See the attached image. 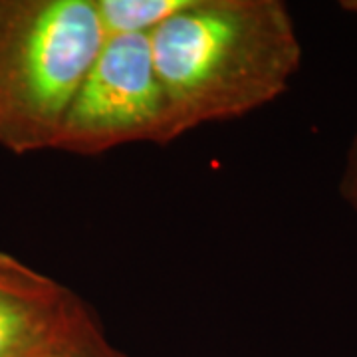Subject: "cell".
<instances>
[{
    "label": "cell",
    "mask_w": 357,
    "mask_h": 357,
    "mask_svg": "<svg viewBox=\"0 0 357 357\" xmlns=\"http://www.w3.org/2000/svg\"><path fill=\"white\" fill-rule=\"evenodd\" d=\"M96 0H0V147L54 151L102 50Z\"/></svg>",
    "instance_id": "cell-2"
},
{
    "label": "cell",
    "mask_w": 357,
    "mask_h": 357,
    "mask_svg": "<svg viewBox=\"0 0 357 357\" xmlns=\"http://www.w3.org/2000/svg\"><path fill=\"white\" fill-rule=\"evenodd\" d=\"M149 42L167 143L276 102L302 66L298 28L282 0H191Z\"/></svg>",
    "instance_id": "cell-1"
},
{
    "label": "cell",
    "mask_w": 357,
    "mask_h": 357,
    "mask_svg": "<svg viewBox=\"0 0 357 357\" xmlns=\"http://www.w3.org/2000/svg\"><path fill=\"white\" fill-rule=\"evenodd\" d=\"M340 195L344 203L357 213V131L351 137V143L345 153L344 169L340 177Z\"/></svg>",
    "instance_id": "cell-7"
},
{
    "label": "cell",
    "mask_w": 357,
    "mask_h": 357,
    "mask_svg": "<svg viewBox=\"0 0 357 357\" xmlns=\"http://www.w3.org/2000/svg\"><path fill=\"white\" fill-rule=\"evenodd\" d=\"M191 0H96L105 38L151 36Z\"/></svg>",
    "instance_id": "cell-5"
},
{
    "label": "cell",
    "mask_w": 357,
    "mask_h": 357,
    "mask_svg": "<svg viewBox=\"0 0 357 357\" xmlns=\"http://www.w3.org/2000/svg\"><path fill=\"white\" fill-rule=\"evenodd\" d=\"M135 143L167 145L165 96L149 36L105 38L68 109L54 151L96 157Z\"/></svg>",
    "instance_id": "cell-3"
},
{
    "label": "cell",
    "mask_w": 357,
    "mask_h": 357,
    "mask_svg": "<svg viewBox=\"0 0 357 357\" xmlns=\"http://www.w3.org/2000/svg\"><path fill=\"white\" fill-rule=\"evenodd\" d=\"M82 298L0 250V357H32L62 330Z\"/></svg>",
    "instance_id": "cell-4"
},
{
    "label": "cell",
    "mask_w": 357,
    "mask_h": 357,
    "mask_svg": "<svg viewBox=\"0 0 357 357\" xmlns=\"http://www.w3.org/2000/svg\"><path fill=\"white\" fill-rule=\"evenodd\" d=\"M32 357H129L109 340L100 318L79 302L76 312L62 326V330Z\"/></svg>",
    "instance_id": "cell-6"
},
{
    "label": "cell",
    "mask_w": 357,
    "mask_h": 357,
    "mask_svg": "<svg viewBox=\"0 0 357 357\" xmlns=\"http://www.w3.org/2000/svg\"><path fill=\"white\" fill-rule=\"evenodd\" d=\"M340 8H342L344 13L357 16V0H342V2H340Z\"/></svg>",
    "instance_id": "cell-8"
}]
</instances>
